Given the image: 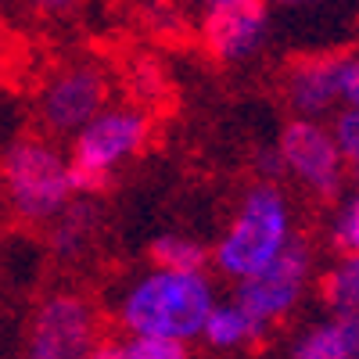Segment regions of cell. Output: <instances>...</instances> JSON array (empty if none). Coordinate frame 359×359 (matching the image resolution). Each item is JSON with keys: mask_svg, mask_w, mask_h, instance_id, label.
I'll list each match as a JSON object with an SVG mask.
<instances>
[{"mask_svg": "<svg viewBox=\"0 0 359 359\" xmlns=\"http://www.w3.org/2000/svg\"><path fill=\"white\" fill-rule=\"evenodd\" d=\"M284 97L298 118H320L327 115L338 97V57H302L284 72Z\"/></svg>", "mask_w": 359, "mask_h": 359, "instance_id": "10", "label": "cell"}, {"mask_svg": "<svg viewBox=\"0 0 359 359\" xmlns=\"http://www.w3.org/2000/svg\"><path fill=\"white\" fill-rule=\"evenodd\" d=\"M151 123L140 108H101L83 130L72 133L69 155V187L72 198H94L108 187L111 172L144 151Z\"/></svg>", "mask_w": 359, "mask_h": 359, "instance_id": "4", "label": "cell"}, {"mask_svg": "<svg viewBox=\"0 0 359 359\" xmlns=\"http://www.w3.org/2000/svg\"><path fill=\"white\" fill-rule=\"evenodd\" d=\"M94 230H97V205L76 194L62 212L50 219V248L54 255L62 259H76L83 255V248L94 241Z\"/></svg>", "mask_w": 359, "mask_h": 359, "instance_id": "11", "label": "cell"}, {"mask_svg": "<svg viewBox=\"0 0 359 359\" xmlns=\"http://www.w3.org/2000/svg\"><path fill=\"white\" fill-rule=\"evenodd\" d=\"M201 4H205V8H212V4H226V0H201Z\"/></svg>", "mask_w": 359, "mask_h": 359, "instance_id": "25", "label": "cell"}, {"mask_svg": "<svg viewBox=\"0 0 359 359\" xmlns=\"http://www.w3.org/2000/svg\"><path fill=\"white\" fill-rule=\"evenodd\" d=\"M86 359H130V352H126V341H94Z\"/></svg>", "mask_w": 359, "mask_h": 359, "instance_id": "21", "label": "cell"}, {"mask_svg": "<svg viewBox=\"0 0 359 359\" xmlns=\"http://www.w3.org/2000/svg\"><path fill=\"white\" fill-rule=\"evenodd\" d=\"M0 191L25 223H50L72 201L69 158L43 137H18L0 155Z\"/></svg>", "mask_w": 359, "mask_h": 359, "instance_id": "3", "label": "cell"}, {"mask_svg": "<svg viewBox=\"0 0 359 359\" xmlns=\"http://www.w3.org/2000/svg\"><path fill=\"white\" fill-rule=\"evenodd\" d=\"M259 169H262V176L284 172V162H280V155H277V147H273V151H262V155H259Z\"/></svg>", "mask_w": 359, "mask_h": 359, "instance_id": "23", "label": "cell"}, {"mask_svg": "<svg viewBox=\"0 0 359 359\" xmlns=\"http://www.w3.org/2000/svg\"><path fill=\"white\" fill-rule=\"evenodd\" d=\"M338 97L345 108L359 111V54L338 57Z\"/></svg>", "mask_w": 359, "mask_h": 359, "instance_id": "19", "label": "cell"}, {"mask_svg": "<svg viewBox=\"0 0 359 359\" xmlns=\"http://www.w3.org/2000/svg\"><path fill=\"white\" fill-rule=\"evenodd\" d=\"M291 237H294V226H291V205L284 191L273 180H259V184L245 191L226 233L219 237V245L212 252V262L219 266L223 277L245 280L273 262Z\"/></svg>", "mask_w": 359, "mask_h": 359, "instance_id": "2", "label": "cell"}, {"mask_svg": "<svg viewBox=\"0 0 359 359\" xmlns=\"http://www.w3.org/2000/svg\"><path fill=\"white\" fill-rule=\"evenodd\" d=\"M309 273H313V252H309V241L306 237H291L284 245V252L262 266L259 273L237 280V294L233 302L241 306L245 313H252L255 320L262 323H273L280 316H287L298 298H302L306 284H309Z\"/></svg>", "mask_w": 359, "mask_h": 359, "instance_id": "5", "label": "cell"}, {"mask_svg": "<svg viewBox=\"0 0 359 359\" xmlns=\"http://www.w3.org/2000/svg\"><path fill=\"white\" fill-rule=\"evenodd\" d=\"M29 8H36V11H43V15H62V11H69V8H76L79 0H25Z\"/></svg>", "mask_w": 359, "mask_h": 359, "instance_id": "22", "label": "cell"}, {"mask_svg": "<svg viewBox=\"0 0 359 359\" xmlns=\"http://www.w3.org/2000/svg\"><path fill=\"white\" fill-rule=\"evenodd\" d=\"M108 101V79L97 65H69L40 90V123L50 133H76Z\"/></svg>", "mask_w": 359, "mask_h": 359, "instance_id": "8", "label": "cell"}, {"mask_svg": "<svg viewBox=\"0 0 359 359\" xmlns=\"http://www.w3.org/2000/svg\"><path fill=\"white\" fill-rule=\"evenodd\" d=\"M266 327L269 323L255 320L252 313H245L237 302H230V306H212V313L205 316L201 338L212 345V348H241V345L262 341L266 338Z\"/></svg>", "mask_w": 359, "mask_h": 359, "instance_id": "12", "label": "cell"}, {"mask_svg": "<svg viewBox=\"0 0 359 359\" xmlns=\"http://www.w3.org/2000/svg\"><path fill=\"white\" fill-rule=\"evenodd\" d=\"M323 302L331 313H355L359 309V255H341L331 273L323 277Z\"/></svg>", "mask_w": 359, "mask_h": 359, "instance_id": "14", "label": "cell"}, {"mask_svg": "<svg viewBox=\"0 0 359 359\" xmlns=\"http://www.w3.org/2000/svg\"><path fill=\"white\" fill-rule=\"evenodd\" d=\"M334 320H338V327H341V334H345L352 355L359 359V309H355V313H334Z\"/></svg>", "mask_w": 359, "mask_h": 359, "instance_id": "20", "label": "cell"}, {"mask_svg": "<svg viewBox=\"0 0 359 359\" xmlns=\"http://www.w3.org/2000/svg\"><path fill=\"white\" fill-rule=\"evenodd\" d=\"M212 280L205 273H176L158 269L140 277L118 306V320L130 334H162V338H198L205 316L212 313Z\"/></svg>", "mask_w": 359, "mask_h": 359, "instance_id": "1", "label": "cell"}, {"mask_svg": "<svg viewBox=\"0 0 359 359\" xmlns=\"http://www.w3.org/2000/svg\"><path fill=\"white\" fill-rule=\"evenodd\" d=\"M334 144H338V151H341V162L359 176V111L355 108H345L338 118H334Z\"/></svg>", "mask_w": 359, "mask_h": 359, "instance_id": "18", "label": "cell"}, {"mask_svg": "<svg viewBox=\"0 0 359 359\" xmlns=\"http://www.w3.org/2000/svg\"><path fill=\"white\" fill-rule=\"evenodd\" d=\"M269 36V8L266 0H226L205 8L201 18V47L216 62H245Z\"/></svg>", "mask_w": 359, "mask_h": 359, "instance_id": "9", "label": "cell"}, {"mask_svg": "<svg viewBox=\"0 0 359 359\" xmlns=\"http://www.w3.org/2000/svg\"><path fill=\"white\" fill-rule=\"evenodd\" d=\"M294 359H355L338 320H323L309 331H302V338L294 341Z\"/></svg>", "mask_w": 359, "mask_h": 359, "instance_id": "15", "label": "cell"}, {"mask_svg": "<svg viewBox=\"0 0 359 359\" xmlns=\"http://www.w3.org/2000/svg\"><path fill=\"white\" fill-rule=\"evenodd\" d=\"M331 237L341 248V255H359V191L345 198V205L334 212Z\"/></svg>", "mask_w": 359, "mask_h": 359, "instance_id": "16", "label": "cell"}, {"mask_svg": "<svg viewBox=\"0 0 359 359\" xmlns=\"http://www.w3.org/2000/svg\"><path fill=\"white\" fill-rule=\"evenodd\" d=\"M277 155L284 169L316 198H334L341 191L345 162L334 144V133L320 126V118H291L280 133Z\"/></svg>", "mask_w": 359, "mask_h": 359, "instance_id": "6", "label": "cell"}, {"mask_svg": "<svg viewBox=\"0 0 359 359\" xmlns=\"http://www.w3.org/2000/svg\"><path fill=\"white\" fill-rule=\"evenodd\" d=\"M97 334V316L79 294H50L29 323V359H86Z\"/></svg>", "mask_w": 359, "mask_h": 359, "instance_id": "7", "label": "cell"}, {"mask_svg": "<svg viewBox=\"0 0 359 359\" xmlns=\"http://www.w3.org/2000/svg\"><path fill=\"white\" fill-rule=\"evenodd\" d=\"M130 359H191L187 345L180 338H162V334H133L126 341Z\"/></svg>", "mask_w": 359, "mask_h": 359, "instance_id": "17", "label": "cell"}, {"mask_svg": "<svg viewBox=\"0 0 359 359\" xmlns=\"http://www.w3.org/2000/svg\"><path fill=\"white\" fill-rule=\"evenodd\" d=\"M277 4H287V8H309V4H320V0H277Z\"/></svg>", "mask_w": 359, "mask_h": 359, "instance_id": "24", "label": "cell"}, {"mask_svg": "<svg viewBox=\"0 0 359 359\" xmlns=\"http://www.w3.org/2000/svg\"><path fill=\"white\" fill-rule=\"evenodd\" d=\"M151 262L158 269H176V273H205L208 248L184 233H162L151 241Z\"/></svg>", "mask_w": 359, "mask_h": 359, "instance_id": "13", "label": "cell"}]
</instances>
